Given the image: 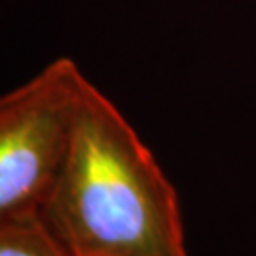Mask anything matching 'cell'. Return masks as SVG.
<instances>
[{
	"mask_svg": "<svg viewBox=\"0 0 256 256\" xmlns=\"http://www.w3.org/2000/svg\"><path fill=\"white\" fill-rule=\"evenodd\" d=\"M40 214L70 256H188L174 186L92 82Z\"/></svg>",
	"mask_w": 256,
	"mask_h": 256,
	"instance_id": "cell-1",
	"label": "cell"
},
{
	"mask_svg": "<svg viewBox=\"0 0 256 256\" xmlns=\"http://www.w3.org/2000/svg\"><path fill=\"white\" fill-rule=\"evenodd\" d=\"M90 80L59 57L0 99V220L40 214L72 144Z\"/></svg>",
	"mask_w": 256,
	"mask_h": 256,
	"instance_id": "cell-2",
	"label": "cell"
},
{
	"mask_svg": "<svg viewBox=\"0 0 256 256\" xmlns=\"http://www.w3.org/2000/svg\"><path fill=\"white\" fill-rule=\"evenodd\" d=\"M0 256H70L42 214L0 220Z\"/></svg>",
	"mask_w": 256,
	"mask_h": 256,
	"instance_id": "cell-3",
	"label": "cell"
}]
</instances>
